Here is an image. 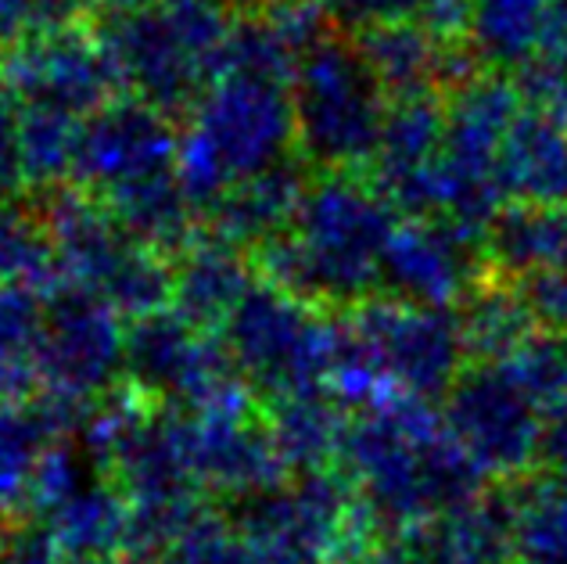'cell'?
<instances>
[{"label": "cell", "mask_w": 567, "mask_h": 564, "mask_svg": "<svg viewBox=\"0 0 567 564\" xmlns=\"http://www.w3.org/2000/svg\"><path fill=\"white\" fill-rule=\"evenodd\" d=\"M259 266L248 248L227 242L213 230L198 234L173 256V299L169 306L202 328L219 331L234 306L256 285Z\"/></svg>", "instance_id": "cell-13"}, {"label": "cell", "mask_w": 567, "mask_h": 564, "mask_svg": "<svg viewBox=\"0 0 567 564\" xmlns=\"http://www.w3.org/2000/svg\"><path fill=\"white\" fill-rule=\"evenodd\" d=\"M76 22L65 0H0V58L54 29Z\"/></svg>", "instance_id": "cell-23"}, {"label": "cell", "mask_w": 567, "mask_h": 564, "mask_svg": "<svg viewBox=\"0 0 567 564\" xmlns=\"http://www.w3.org/2000/svg\"><path fill=\"white\" fill-rule=\"evenodd\" d=\"M69 428L72 418L48 396L0 403V511L29 500L43 457Z\"/></svg>", "instance_id": "cell-16"}, {"label": "cell", "mask_w": 567, "mask_h": 564, "mask_svg": "<svg viewBox=\"0 0 567 564\" xmlns=\"http://www.w3.org/2000/svg\"><path fill=\"white\" fill-rule=\"evenodd\" d=\"M295 147L320 173H352L374 158L384 137V83L363 48L323 37L291 76Z\"/></svg>", "instance_id": "cell-7"}, {"label": "cell", "mask_w": 567, "mask_h": 564, "mask_svg": "<svg viewBox=\"0 0 567 564\" xmlns=\"http://www.w3.org/2000/svg\"><path fill=\"white\" fill-rule=\"evenodd\" d=\"M298 155L291 83L223 69L187 112L181 133V181L198 213L230 187Z\"/></svg>", "instance_id": "cell-5"}, {"label": "cell", "mask_w": 567, "mask_h": 564, "mask_svg": "<svg viewBox=\"0 0 567 564\" xmlns=\"http://www.w3.org/2000/svg\"><path fill=\"white\" fill-rule=\"evenodd\" d=\"M22 101L0 76V195H22Z\"/></svg>", "instance_id": "cell-24"}, {"label": "cell", "mask_w": 567, "mask_h": 564, "mask_svg": "<svg viewBox=\"0 0 567 564\" xmlns=\"http://www.w3.org/2000/svg\"><path fill=\"white\" fill-rule=\"evenodd\" d=\"M392 216L352 173H320L302 191L291 224L256 248L259 274L320 306H360L384 274Z\"/></svg>", "instance_id": "cell-2"}, {"label": "cell", "mask_w": 567, "mask_h": 564, "mask_svg": "<svg viewBox=\"0 0 567 564\" xmlns=\"http://www.w3.org/2000/svg\"><path fill=\"white\" fill-rule=\"evenodd\" d=\"M241 384L262 407L327 392L346 360V331L327 306L259 277L219 328Z\"/></svg>", "instance_id": "cell-6"}, {"label": "cell", "mask_w": 567, "mask_h": 564, "mask_svg": "<svg viewBox=\"0 0 567 564\" xmlns=\"http://www.w3.org/2000/svg\"><path fill=\"white\" fill-rule=\"evenodd\" d=\"M133 4H234V0H133Z\"/></svg>", "instance_id": "cell-28"}, {"label": "cell", "mask_w": 567, "mask_h": 564, "mask_svg": "<svg viewBox=\"0 0 567 564\" xmlns=\"http://www.w3.org/2000/svg\"><path fill=\"white\" fill-rule=\"evenodd\" d=\"M503 522L514 564H567V474L546 471L517 485Z\"/></svg>", "instance_id": "cell-17"}, {"label": "cell", "mask_w": 567, "mask_h": 564, "mask_svg": "<svg viewBox=\"0 0 567 564\" xmlns=\"http://www.w3.org/2000/svg\"><path fill=\"white\" fill-rule=\"evenodd\" d=\"M341 468L360 511L388 529H413L474 503L477 468L410 403L370 410L346 428Z\"/></svg>", "instance_id": "cell-3"}, {"label": "cell", "mask_w": 567, "mask_h": 564, "mask_svg": "<svg viewBox=\"0 0 567 564\" xmlns=\"http://www.w3.org/2000/svg\"><path fill=\"white\" fill-rule=\"evenodd\" d=\"M0 564H72L43 522H11L0 540Z\"/></svg>", "instance_id": "cell-25"}, {"label": "cell", "mask_w": 567, "mask_h": 564, "mask_svg": "<svg viewBox=\"0 0 567 564\" xmlns=\"http://www.w3.org/2000/svg\"><path fill=\"white\" fill-rule=\"evenodd\" d=\"M40 202L54 237L58 280L101 295L130 320L169 306L173 256L141 242L80 187L43 191Z\"/></svg>", "instance_id": "cell-8"}, {"label": "cell", "mask_w": 567, "mask_h": 564, "mask_svg": "<svg viewBox=\"0 0 567 564\" xmlns=\"http://www.w3.org/2000/svg\"><path fill=\"white\" fill-rule=\"evenodd\" d=\"M0 285L37 291L58 285V256L43 202L0 195Z\"/></svg>", "instance_id": "cell-20"}, {"label": "cell", "mask_w": 567, "mask_h": 564, "mask_svg": "<svg viewBox=\"0 0 567 564\" xmlns=\"http://www.w3.org/2000/svg\"><path fill=\"white\" fill-rule=\"evenodd\" d=\"M445 428L477 474H517L543 447V410L517 375L460 381Z\"/></svg>", "instance_id": "cell-12"}, {"label": "cell", "mask_w": 567, "mask_h": 564, "mask_svg": "<svg viewBox=\"0 0 567 564\" xmlns=\"http://www.w3.org/2000/svg\"><path fill=\"white\" fill-rule=\"evenodd\" d=\"M262 410H266L274 442L288 468L320 471V468H331V460H338L349 424L327 392L291 396V399H280V403H270Z\"/></svg>", "instance_id": "cell-19"}, {"label": "cell", "mask_w": 567, "mask_h": 564, "mask_svg": "<svg viewBox=\"0 0 567 564\" xmlns=\"http://www.w3.org/2000/svg\"><path fill=\"white\" fill-rule=\"evenodd\" d=\"M381 564H514L503 514L474 503L424 525L402 529L378 557Z\"/></svg>", "instance_id": "cell-15"}, {"label": "cell", "mask_w": 567, "mask_h": 564, "mask_svg": "<svg viewBox=\"0 0 567 564\" xmlns=\"http://www.w3.org/2000/svg\"><path fill=\"white\" fill-rule=\"evenodd\" d=\"M306 184V162L295 155L216 198L202 213V227L256 256V248H262L270 237H277L291 224Z\"/></svg>", "instance_id": "cell-14"}, {"label": "cell", "mask_w": 567, "mask_h": 564, "mask_svg": "<svg viewBox=\"0 0 567 564\" xmlns=\"http://www.w3.org/2000/svg\"><path fill=\"white\" fill-rule=\"evenodd\" d=\"M126 381L137 396L176 410H198L245 392L223 338L173 306L130 320Z\"/></svg>", "instance_id": "cell-10"}, {"label": "cell", "mask_w": 567, "mask_h": 564, "mask_svg": "<svg viewBox=\"0 0 567 564\" xmlns=\"http://www.w3.org/2000/svg\"><path fill=\"white\" fill-rule=\"evenodd\" d=\"M83 119L48 112V109H25L22 105V166L25 187L54 191L65 187L76 170V147H80Z\"/></svg>", "instance_id": "cell-22"}, {"label": "cell", "mask_w": 567, "mask_h": 564, "mask_svg": "<svg viewBox=\"0 0 567 564\" xmlns=\"http://www.w3.org/2000/svg\"><path fill=\"white\" fill-rule=\"evenodd\" d=\"M464 274L456 242L442 237L435 227L395 230L384 256V280L388 288L406 295V299H435L456 288V277Z\"/></svg>", "instance_id": "cell-21"}, {"label": "cell", "mask_w": 567, "mask_h": 564, "mask_svg": "<svg viewBox=\"0 0 567 564\" xmlns=\"http://www.w3.org/2000/svg\"><path fill=\"white\" fill-rule=\"evenodd\" d=\"M0 76L25 109L86 119L104 109L123 83L101 40L76 25L54 29L0 58Z\"/></svg>", "instance_id": "cell-11"}, {"label": "cell", "mask_w": 567, "mask_h": 564, "mask_svg": "<svg viewBox=\"0 0 567 564\" xmlns=\"http://www.w3.org/2000/svg\"><path fill=\"white\" fill-rule=\"evenodd\" d=\"M234 22L230 4L112 0L97 11L94 37L109 51L118 83L181 123L223 72Z\"/></svg>", "instance_id": "cell-4"}, {"label": "cell", "mask_w": 567, "mask_h": 564, "mask_svg": "<svg viewBox=\"0 0 567 564\" xmlns=\"http://www.w3.org/2000/svg\"><path fill=\"white\" fill-rule=\"evenodd\" d=\"M43 389V291L0 285V403H29Z\"/></svg>", "instance_id": "cell-18"}, {"label": "cell", "mask_w": 567, "mask_h": 564, "mask_svg": "<svg viewBox=\"0 0 567 564\" xmlns=\"http://www.w3.org/2000/svg\"><path fill=\"white\" fill-rule=\"evenodd\" d=\"M126 314L69 280L43 291V396L94 410L126 378Z\"/></svg>", "instance_id": "cell-9"}, {"label": "cell", "mask_w": 567, "mask_h": 564, "mask_svg": "<svg viewBox=\"0 0 567 564\" xmlns=\"http://www.w3.org/2000/svg\"><path fill=\"white\" fill-rule=\"evenodd\" d=\"M416 8V0H338V14L346 25H388L402 22L406 11Z\"/></svg>", "instance_id": "cell-26"}, {"label": "cell", "mask_w": 567, "mask_h": 564, "mask_svg": "<svg viewBox=\"0 0 567 564\" xmlns=\"http://www.w3.org/2000/svg\"><path fill=\"white\" fill-rule=\"evenodd\" d=\"M65 4L76 19H83V14H97L104 4H112V0H65Z\"/></svg>", "instance_id": "cell-27"}, {"label": "cell", "mask_w": 567, "mask_h": 564, "mask_svg": "<svg viewBox=\"0 0 567 564\" xmlns=\"http://www.w3.org/2000/svg\"><path fill=\"white\" fill-rule=\"evenodd\" d=\"M338 564H381L378 557H346V561H338Z\"/></svg>", "instance_id": "cell-29"}, {"label": "cell", "mask_w": 567, "mask_h": 564, "mask_svg": "<svg viewBox=\"0 0 567 564\" xmlns=\"http://www.w3.org/2000/svg\"><path fill=\"white\" fill-rule=\"evenodd\" d=\"M8 525H11V522H8V511H0V540H4V532H8Z\"/></svg>", "instance_id": "cell-30"}, {"label": "cell", "mask_w": 567, "mask_h": 564, "mask_svg": "<svg viewBox=\"0 0 567 564\" xmlns=\"http://www.w3.org/2000/svg\"><path fill=\"white\" fill-rule=\"evenodd\" d=\"M72 184L166 256L202 227L181 181L176 119L133 94L83 119Z\"/></svg>", "instance_id": "cell-1"}]
</instances>
